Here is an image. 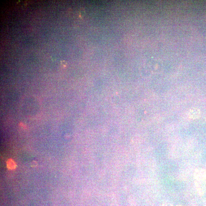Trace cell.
Wrapping results in <instances>:
<instances>
[{"mask_svg":"<svg viewBox=\"0 0 206 206\" xmlns=\"http://www.w3.org/2000/svg\"><path fill=\"white\" fill-rule=\"evenodd\" d=\"M201 112L199 109L194 108L190 109L189 112V116L192 119H197L200 116Z\"/></svg>","mask_w":206,"mask_h":206,"instance_id":"6da1fadb","label":"cell"},{"mask_svg":"<svg viewBox=\"0 0 206 206\" xmlns=\"http://www.w3.org/2000/svg\"><path fill=\"white\" fill-rule=\"evenodd\" d=\"M7 168L11 170L15 169L17 167L16 163L13 159H9L7 160Z\"/></svg>","mask_w":206,"mask_h":206,"instance_id":"7a4b0ae2","label":"cell"},{"mask_svg":"<svg viewBox=\"0 0 206 206\" xmlns=\"http://www.w3.org/2000/svg\"><path fill=\"white\" fill-rule=\"evenodd\" d=\"M37 162L35 161H33L31 163V166L33 167H35L37 166Z\"/></svg>","mask_w":206,"mask_h":206,"instance_id":"3957f363","label":"cell"},{"mask_svg":"<svg viewBox=\"0 0 206 206\" xmlns=\"http://www.w3.org/2000/svg\"><path fill=\"white\" fill-rule=\"evenodd\" d=\"M66 63H66V62L65 61H61V64L63 66H65Z\"/></svg>","mask_w":206,"mask_h":206,"instance_id":"277c9868","label":"cell"}]
</instances>
